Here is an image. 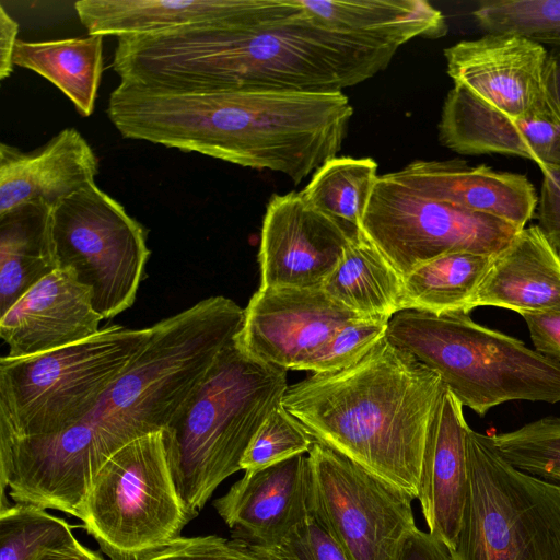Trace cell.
<instances>
[{
    "instance_id": "60d3db41",
    "label": "cell",
    "mask_w": 560,
    "mask_h": 560,
    "mask_svg": "<svg viewBox=\"0 0 560 560\" xmlns=\"http://www.w3.org/2000/svg\"><path fill=\"white\" fill-rule=\"evenodd\" d=\"M31 560H105L98 552L82 545L75 537L69 541L46 547Z\"/></svg>"
},
{
    "instance_id": "52a82bcc",
    "label": "cell",
    "mask_w": 560,
    "mask_h": 560,
    "mask_svg": "<svg viewBox=\"0 0 560 560\" xmlns=\"http://www.w3.org/2000/svg\"><path fill=\"white\" fill-rule=\"evenodd\" d=\"M151 326L110 325L48 352L0 359V444L52 436L80 419L129 366Z\"/></svg>"
},
{
    "instance_id": "ffe728a7",
    "label": "cell",
    "mask_w": 560,
    "mask_h": 560,
    "mask_svg": "<svg viewBox=\"0 0 560 560\" xmlns=\"http://www.w3.org/2000/svg\"><path fill=\"white\" fill-rule=\"evenodd\" d=\"M459 400L444 386L427 439L417 498L429 533L454 549L468 491L466 436Z\"/></svg>"
},
{
    "instance_id": "b9f144b4",
    "label": "cell",
    "mask_w": 560,
    "mask_h": 560,
    "mask_svg": "<svg viewBox=\"0 0 560 560\" xmlns=\"http://www.w3.org/2000/svg\"><path fill=\"white\" fill-rule=\"evenodd\" d=\"M549 83L560 108V46H556L549 51Z\"/></svg>"
},
{
    "instance_id": "74e56055",
    "label": "cell",
    "mask_w": 560,
    "mask_h": 560,
    "mask_svg": "<svg viewBox=\"0 0 560 560\" xmlns=\"http://www.w3.org/2000/svg\"><path fill=\"white\" fill-rule=\"evenodd\" d=\"M535 350L560 362V312L522 314Z\"/></svg>"
},
{
    "instance_id": "5b68a950",
    "label": "cell",
    "mask_w": 560,
    "mask_h": 560,
    "mask_svg": "<svg viewBox=\"0 0 560 560\" xmlns=\"http://www.w3.org/2000/svg\"><path fill=\"white\" fill-rule=\"evenodd\" d=\"M288 387L285 369L255 358L235 338L218 354L164 429L173 479L191 518L242 469L247 447Z\"/></svg>"
},
{
    "instance_id": "d4e9b609",
    "label": "cell",
    "mask_w": 560,
    "mask_h": 560,
    "mask_svg": "<svg viewBox=\"0 0 560 560\" xmlns=\"http://www.w3.org/2000/svg\"><path fill=\"white\" fill-rule=\"evenodd\" d=\"M329 30L401 46L415 37L447 33L443 13L424 0H302Z\"/></svg>"
},
{
    "instance_id": "d6986e66",
    "label": "cell",
    "mask_w": 560,
    "mask_h": 560,
    "mask_svg": "<svg viewBox=\"0 0 560 560\" xmlns=\"http://www.w3.org/2000/svg\"><path fill=\"white\" fill-rule=\"evenodd\" d=\"M392 175L421 196L498 217L523 230L538 197L522 174L469 166L462 160L413 161Z\"/></svg>"
},
{
    "instance_id": "ba28073f",
    "label": "cell",
    "mask_w": 560,
    "mask_h": 560,
    "mask_svg": "<svg viewBox=\"0 0 560 560\" xmlns=\"http://www.w3.org/2000/svg\"><path fill=\"white\" fill-rule=\"evenodd\" d=\"M468 491L454 560H560V485L511 465L469 428Z\"/></svg>"
},
{
    "instance_id": "f1b7e54d",
    "label": "cell",
    "mask_w": 560,
    "mask_h": 560,
    "mask_svg": "<svg viewBox=\"0 0 560 560\" xmlns=\"http://www.w3.org/2000/svg\"><path fill=\"white\" fill-rule=\"evenodd\" d=\"M378 176L377 163L371 158L335 156L312 175L301 192L312 207L354 235L362 231Z\"/></svg>"
},
{
    "instance_id": "7c38bea8",
    "label": "cell",
    "mask_w": 560,
    "mask_h": 560,
    "mask_svg": "<svg viewBox=\"0 0 560 560\" xmlns=\"http://www.w3.org/2000/svg\"><path fill=\"white\" fill-rule=\"evenodd\" d=\"M307 458L311 512L350 560H394L416 498L317 441Z\"/></svg>"
},
{
    "instance_id": "8d00e7d4",
    "label": "cell",
    "mask_w": 560,
    "mask_h": 560,
    "mask_svg": "<svg viewBox=\"0 0 560 560\" xmlns=\"http://www.w3.org/2000/svg\"><path fill=\"white\" fill-rule=\"evenodd\" d=\"M542 173L537 203L538 228L560 256V164L539 165Z\"/></svg>"
},
{
    "instance_id": "3957f363",
    "label": "cell",
    "mask_w": 560,
    "mask_h": 560,
    "mask_svg": "<svg viewBox=\"0 0 560 560\" xmlns=\"http://www.w3.org/2000/svg\"><path fill=\"white\" fill-rule=\"evenodd\" d=\"M107 115L125 138L279 172L299 184L337 156L353 107L342 92L168 91L120 82Z\"/></svg>"
},
{
    "instance_id": "5bb4252c",
    "label": "cell",
    "mask_w": 560,
    "mask_h": 560,
    "mask_svg": "<svg viewBox=\"0 0 560 560\" xmlns=\"http://www.w3.org/2000/svg\"><path fill=\"white\" fill-rule=\"evenodd\" d=\"M359 318L323 288H259L235 340L266 363L301 370L339 328Z\"/></svg>"
},
{
    "instance_id": "d6a6232c",
    "label": "cell",
    "mask_w": 560,
    "mask_h": 560,
    "mask_svg": "<svg viewBox=\"0 0 560 560\" xmlns=\"http://www.w3.org/2000/svg\"><path fill=\"white\" fill-rule=\"evenodd\" d=\"M315 439L282 405L265 420L242 462L243 470L264 468L296 455L307 454Z\"/></svg>"
},
{
    "instance_id": "7a4b0ae2",
    "label": "cell",
    "mask_w": 560,
    "mask_h": 560,
    "mask_svg": "<svg viewBox=\"0 0 560 560\" xmlns=\"http://www.w3.org/2000/svg\"><path fill=\"white\" fill-rule=\"evenodd\" d=\"M399 46L329 30L302 0H240L229 16L120 37V81L168 91L338 93L385 70Z\"/></svg>"
},
{
    "instance_id": "e575fe53",
    "label": "cell",
    "mask_w": 560,
    "mask_h": 560,
    "mask_svg": "<svg viewBox=\"0 0 560 560\" xmlns=\"http://www.w3.org/2000/svg\"><path fill=\"white\" fill-rule=\"evenodd\" d=\"M257 551L277 560H350L341 546L312 512L279 544Z\"/></svg>"
},
{
    "instance_id": "484cf974",
    "label": "cell",
    "mask_w": 560,
    "mask_h": 560,
    "mask_svg": "<svg viewBox=\"0 0 560 560\" xmlns=\"http://www.w3.org/2000/svg\"><path fill=\"white\" fill-rule=\"evenodd\" d=\"M322 288L363 318L390 320L401 311L404 278L363 231L349 240L340 262Z\"/></svg>"
},
{
    "instance_id": "4fadbf2b",
    "label": "cell",
    "mask_w": 560,
    "mask_h": 560,
    "mask_svg": "<svg viewBox=\"0 0 560 560\" xmlns=\"http://www.w3.org/2000/svg\"><path fill=\"white\" fill-rule=\"evenodd\" d=\"M447 74L486 105L513 117L559 108L549 83V51L528 38L486 33L444 49Z\"/></svg>"
},
{
    "instance_id": "6da1fadb",
    "label": "cell",
    "mask_w": 560,
    "mask_h": 560,
    "mask_svg": "<svg viewBox=\"0 0 560 560\" xmlns=\"http://www.w3.org/2000/svg\"><path fill=\"white\" fill-rule=\"evenodd\" d=\"M243 320L244 308L217 295L151 326L138 355L80 419L52 436L0 444L1 495L8 488L15 503L77 517L104 463L170 425Z\"/></svg>"
},
{
    "instance_id": "f546056e",
    "label": "cell",
    "mask_w": 560,
    "mask_h": 560,
    "mask_svg": "<svg viewBox=\"0 0 560 560\" xmlns=\"http://www.w3.org/2000/svg\"><path fill=\"white\" fill-rule=\"evenodd\" d=\"M73 528L32 504L0 505V560H31L43 548L74 538Z\"/></svg>"
},
{
    "instance_id": "cb8c5ba5",
    "label": "cell",
    "mask_w": 560,
    "mask_h": 560,
    "mask_svg": "<svg viewBox=\"0 0 560 560\" xmlns=\"http://www.w3.org/2000/svg\"><path fill=\"white\" fill-rule=\"evenodd\" d=\"M240 0H81L74 3L91 35H147L231 15Z\"/></svg>"
},
{
    "instance_id": "d590c367",
    "label": "cell",
    "mask_w": 560,
    "mask_h": 560,
    "mask_svg": "<svg viewBox=\"0 0 560 560\" xmlns=\"http://www.w3.org/2000/svg\"><path fill=\"white\" fill-rule=\"evenodd\" d=\"M141 560H277L236 539L179 536Z\"/></svg>"
},
{
    "instance_id": "30bf717a",
    "label": "cell",
    "mask_w": 560,
    "mask_h": 560,
    "mask_svg": "<svg viewBox=\"0 0 560 560\" xmlns=\"http://www.w3.org/2000/svg\"><path fill=\"white\" fill-rule=\"evenodd\" d=\"M58 266L92 291L103 319L129 308L150 256L143 226L91 184L52 208Z\"/></svg>"
},
{
    "instance_id": "ac0fdd59",
    "label": "cell",
    "mask_w": 560,
    "mask_h": 560,
    "mask_svg": "<svg viewBox=\"0 0 560 560\" xmlns=\"http://www.w3.org/2000/svg\"><path fill=\"white\" fill-rule=\"evenodd\" d=\"M102 319L91 289L73 271L58 268L0 316V337L9 357H30L96 335Z\"/></svg>"
},
{
    "instance_id": "8fae6325",
    "label": "cell",
    "mask_w": 560,
    "mask_h": 560,
    "mask_svg": "<svg viewBox=\"0 0 560 560\" xmlns=\"http://www.w3.org/2000/svg\"><path fill=\"white\" fill-rule=\"evenodd\" d=\"M362 231L404 278L451 253L494 256L521 230L498 217L421 196L387 173L375 183Z\"/></svg>"
},
{
    "instance_id": "e0dca14e",
    "label": "cell",
    "mask_w": 560,
    "mask_h": 560,
    "mask_svg": "<svg viewBox=\"0 0 560 560\" xmlns=\"http://www.w3.org/2000/svg\"><path fill=\"white\" fill-rule=\"evenodd\" d=\"M439 140L458 154H504L538 166L560 164V108L513 117L454 85L443 103Z\"/></svg>"
},
{
    "instance_id": "2e32d148",
    "label": "cell",
    "mask_w": 560,
    "mask_h": 560,
    "mask_svg": "<svg viewBox=\"0 0 560 560\" xmlns=\"http://www.w3.org/2000/svg\"><path fill=\"white\" fill-rule=\"evenodd\" d=\"M213 506L233 539L256 550L276 546L311 512L307 456L245 470Z\"/></svg>"
},
{
    "instance_id": "4316f807",
    "label": "cell",
    "mask_w": 560,
    "mask_h": 560,
    "mask_svg": "<svg viewBox=\"0 0 560 560\" xmlns=\"http://www.w3.org/2000/svg\"><path fill=\"white\" fill-rule=\"evenodd\" d=\"M103 38L89 34L45 42L19 39L13 62L50 81L88 117L94 110L103 72Z\"/></svg>"
},
{
    "instance_id": "9a60e30c",
    "label": "cell",
    "mask_w": 560,
    "mask_h": 560,
    "mask_svg": "<svg viewBox=\"0 0 560 560\" xmlns=\"http://www.w3.org/2000/svg\"><path fill=\"white\" fill-rule=\"evenodd\" d=\"M352 236L301 191L272 195L260 233L259 288H322Z\"/></svg>"
},
{
    "instance_id": "8992f818",
    "label": "cell",
    "mask_w": 560,
    "mask_h": 560,
    "mask_svg": "<svg viewBox=\"0 0 560 560\" xmlns=\"http://www.w3.org/2000/svg\"><path fill=\"white\" fill-rule=\"evenodd\" d=\"M386 338L434 371L481 417L511 400L560 402V362L468 314L400 311L390 318Z\"/></svg>"
},
{
    "instance_id": "ab89813d",
    "label": "cell",
    "mask_w": 560,
    "mask_h": 560,
    "mask_svg": "<svg viewBox=\"0 0 560 560\" xmlns=\"http://www.w3.org/2000/svg\"><path fill=\"white\" fill-rule=\"evenodd\" d=\"M19 24L0 5V80L9 78L13 71V57L19 42Z\"/></svg>"
},
{
    "instance_id": "44dd1931",
    "label": "cell",
    "mask_w": 560,
    "mask_h": 560,
    "mask_svg": "<svg viewBox=\"0 0 560 560\" xmlns=\"http://www.w3.org/2000/svg\"><path fill=\"white\" fill-rule=\"evenodd\" d=\"M98 160L75 128L59 131L44 145L23 152L0 144V215L31 202L50 207L94 184Z\"/></svg>"
},
{
    "instance_id": "603a6c76",
    "label": "cell",
    "mask_w": 560,
    "mask_h": 560,
    "mask_svg": "<svg viewBox=\"0 0 560 560\" xmlns=\"http://www.w3.org/2000/svg\"><path fill=\"white\" fill-rule=\"evenodd\" d=\"M58 268L52 207L31 202L0 215V316Z\"/></svg>"
},
{
    "instance_id": "836d02e7",
    "label": "cell",
    "mask_w": 560,
    "mask_h": 560,
    "mask_svg": "<svg viewBox=\"0 0 560 560\" xmlns=\"http://www.w3.org/2000/svg\"><path fill=\"white\" fill-rule=\"evenodd\" d=\"M389 320L359 318L339 328L314 352L301 370L314 374L334 373L360 362L386 337Z\"/></svg>"
},
{
    "instance_id": "7402d4cb",
    "label": "cell",
    "mask_w": 560,
    "mask_h": 560,
    "mask_svg": "<svg viewBox=\"0 0 560 560\" xmlns=\"http://www.w3.org/2000/svg\"><path fill=\"white\" fill-rule=\"evenodd\" d=\"M479 306L560 312V256L538 225L521 230L492 257L472 302V310Z\"/></svg>"
},
{
    "instance_id": "1f68e13d",
    "label": "cell",
    "mask_w": 560,
    "mask_h": 560,
    "mask_svg": "<svg viewBox=\"0 0 560 560\" xmlns=\"http://www.w3.org/2000/svg\"><path fill=\"white\" fill-rule=\"evenodd\" d=\"M491 438L498 452L511 465L560 485V417H544Z\"/></svg>"
},
{
    "instance_id": "277c9868",
    "label": "cell",
    "mask_w": 560,
    "mask_h": 560,
    "mask_svg": "<svg viewBox=\"0 0 560 560\" xmlns=\"http://www.w3.org/2000/svg\"><path fill=\"white\" fill-rule=\"evenodd\" d=\"M443 389L434 371L385 337L357 364L289 386L281 405L315 441L417 498Z\"/></svg>"
},
{
    "instance_id": "4dcf8cb0",
    "label": "cell",
    "mask_w": 560,
    "mask_h": 560,
    "mask_svg": "<svg viewBox=\"0 0 560 560\" xmlns=\"http://www.w3.org/2000/svg\"><path fill=\"white\" fill-rule=\"evenodd\" d=\"M486 33H509L560 46V0H487L472 11Z\"/></svg>"
},
{
    "instance_id": "83f0119b",
    "label": "cell",
    "mask_w": 560,
    "mask_h": 560,
    "mask_svg": "<svg viewBox=\"0 0 560 560\" xmlns=\"http://www.w3.org/2000/svg\"><path fill=\"white\" fill-rule=\"evenodd\" d=\"M492 257L459 252L420 265L404 277L401 311L469 314Z\"/></svg>"
},
{
    "instance_id": "9c48e42d",
    "label": "cell",
    "mask_w": 560,
    "mask_h": 560,
    "mask_svg": "<svg viewBox=\"0 0 560 560\" xmlns=\"http://www.w3.org/2000/svg\"><path fill=\"white\" fill-rule=\"evenodd\" d=\"M77 518L109 560H141L192 518L173 479L164 430L140 436L100 468Z\"/></svg>"
},
{
    "instance_id": "f35d334b",
    "label": "cell",
    "mask_w": 560,
    "mask_h": 560,
    "mask_svg": "<svg viewBox=\"0 0 560 560\" xmlns=\"http://www.w3.org/2000/svg\"><path fill=\"white\" fill-rule=\"evenodd\" d=\"M394 560H454L451 549L440 539L417 526L401 539Z\"/></svg>"
}]
</instances>
